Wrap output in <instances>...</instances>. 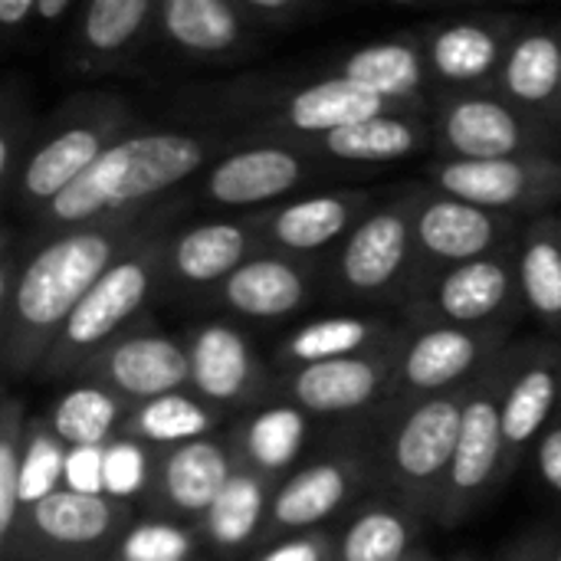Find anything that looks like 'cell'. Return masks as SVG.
<instances>
[{
	"label": "cell",
	"mask_w": 561,
	"mask_h": 561,
	"mask_svg": "<svg viewBox=\"0 0 561 561\" xmlns=\"http://www.w3.org/2000/svg\"><path fill=\"white\" fill-rule=\"evenodd\" d=\"M174 227L178 220L151 230L108 266V273L72 309L33 378H72L89 358H95L105 345H112L118 335H125L145 319L148 302L164 286V243Z\"/></svg>",
	"instance_id": "obj_3"
},
{
	"label": "cell",
	"mask_w": 561,
	"mask_h": 561,
	"mask_svg": "<svg viewBox=\"0 0 561 561\" xmlns=\"http://www.w3.org/2000/svg\"><path fill=\"white\" fill-rule=\"evenodd\" d=\"M319 270L279 250H260L233 270L210 296L220 309L247 322H279L302 312L316 296Z\"/></svg>",
	"instance_id": "obj_24"
},
{
	"label": "cell",
	"mask_w": 561,
	"mask_h": 561,
	"mask_svg": "<svg viewBox=\"0 0 561 561\" xmlns=\"http://www.w3.org/2000/svg\"><path fill=\"white\" fill-rule=\"evenodd\" d=\"M36 10H39V0H0V30H3V39L7 43L20 39L36 23Z\"/></svg>",
	"instance_id": "obj_48"
},
{
	"label": "cell",
	"mask_w": 561,
	"mask_h": 561,
	"mask_svg": "<svg viewBox=\"0 0 561 561\" xmlns=\"http://www.w3.org/2000/svg\"><path fill=\"white\" fill-rule=\"evenodd\" d=\"M26 434H30V417L23 401L7 398L0 404V549L10 542L23 500V457H26Z\"/></svg>",
	"instance_id": "obj_38"
},
{
	"label": "cell",
	"mask_w": 561,
	"mask_h": 561,
	"mask_svg": "<svg viewBox=\"0 0 561 561\" xmlns=\"http://www.w3.org/2000/svg\"><path fill=\"white\" fill-rule=\"evenodd\" d=\"M3 561H95V559H82V556H16V559H3Z\"/></svg>",
	"instance_id": "obj_51"
},
{
	"label": "cell",
	"mask_w": 561,
	"mask_h": 561,
	"mask_svg": "<svg viewBox=\"0 0 561 561\" xmlns=\"http://www.w3.org/2000/svg\"><path fill=\"white\" fill-rule=\"evenodd\" d=\"M256 20L237 0H161L158 33L184 59L227 62L250 49Z\"/></svg>",
	"instance_id": "obj_28"
},
{
	"label": "cell",
	"mask_w": 561,
	"mask_h": 561,
	"mask_svg": "<svg viewBox=\"0 0 561 561\" xmlns=\"http://www.w3.org/2000/svg\"><path fill=\"white\" fill-rule=\"evenodd\" d=\"M279 483L237 467L224 493L214 500V506L204 513V519L194 526L204 542H210L217 552H240L270 529V510L273 493Z\"/></svg>",
	"instance_id": "obj_34"
},
{
	"label": "cell",
	"mask_w": 561,
	"mask_h": 561,
	"mask_svg": "<svg viewBox=\"0 0 561 561\" xmlns=\"http://www.w3.org/2000/svg\"><path fill=\"white\" fill-rule=\"evenodd\" d=\"M457 561H473V559H457Z\"/></svg>",
	"instance_id": "obj_56"
},
{
	"label": "cell",
	"mask_w": 561,
	"mask_h": 561,
	"mask_svg": "<svg viewBox=\"0 0 561 561\" xmlns=\"http://www.w3.org/2000/svg\"><path fill=\"white\" fill-rule=\"evenodd\" d=\"M178 217L181 201L168 197L141 210L33 237V247L20 256L13 286L0 293V362L7 378H33L72 309L108 266Z\"/></svg>",
	"instance_id": "obj_1"
},
{
	"label": "cell",
	"mask_w": 561,
	"mask_h": 561,
	"mask_svg": "<svg viewBox=\"0 0 561 561\" xmlns=\"http://www.w3.org/2000/svg\"><path fill=\"white\" fill-rule=\"evenodd\" d=\"M312 154H319L325 164H362V168H381L411 161L424 151H434V125L424 112H381L371 118H362L355 125L335 128L316 141L306 145Z\"/></svg>",
	"instance_id": "obj_29"
},
{
	"label": "cell",
	"mask_w": 561,
	"mask_h": 561,
	"mask_svg": "<svg viewBox=\"0 0 561 561\" xmlns=\"http://www.w3.org/2000/svg\"><path fill=\"white\" fill-rule=\"evenodd\" d=\"M158 7L161 0H82L69 49L72 69L102 76L125 66L158 30Z\"/></svg>",
	"instance_id": "obj_27"
},
{
	"label": "cell",
	"mask_w": 561,
	"mask_h": 561,
	"mask_svg": "<svg viewBox=\"0 0 561 561\" xmlns=\"http://www.w3.org/2000/svg\"><path fill=\"white\" fill-rule=\"evenodd\" d=\"M510 368H513V345L470 385L450 477L434 510V519L440 526L467 523L513 480L506 434H503V391H506Z\"/></svg>",
	"instance_id": "obj_7"
},
{
	"label": "cell",
	"mask_w": 561,
	"mask_h": 561,
	"mask_svg": "<svg viewBox=\"0 0 561 561\" xmlns=\"http://www.w3.org/2000/svg\"><path fill=\"white\" fill-rule=\"evenodd\" d=\"M496 92L539 122L559 128L561 20H523L500 69Z\"/></svg>",
	"instance_id": "obj_30"
},
{
	"label": "cell",
	"mask_w": 561,
	"mask_h": 561,
	"mask_svg": "<svg viewBox=\"0 0 561 561\" xmlns=\"http://www.w3.org/2000/svg\"><path fill=\"white\" fill-rule=\"evenodd\" d=\"M128 411L131 404L118 394L89 381H76L56 398L53 411L46 414V424L66 447H105L118 437Z\"/></svg>",
	"instance_id": "obj_37"
},
{
	"label": "cell",
	"mask_w": 561,
	"mask_h": 561,
	"mask_svg": "<svg viewBox=\"0 0 561 561\" xmlns=\"http://www.w3.org/2000/svg\"><path fill=\"white\" fill-rule=\"evenodd\" d=\"M256 561H335V539L322 529L286 536L266 552H260Z\"/></svg>",
	"instance_id": "obj_44"
},
{
	"label": "cell",
	"mask_w": 561,
	"mask_h": 561,
	"mask_svg": "<svg viewBox=\"0 0 561 561\" xmlns=\"http://www.w3.org/2000/svg\"><path fill=\"white\" fill-rule=\"evenodd\" d=\"M371 477H378V463L358 450H339L302 467L276 486L266 536H299L319 529L345 510Z\"/></svg>",
	"instance_id": "obj_22"
},
{
	"label": "cell",
	"mask_w": 561,
	"mask_h": 561,
	"mask_svg": "<svg viewBox=\"0 0 561 561\" xmlns=\"http://www.w3.org/2000/svg\"><path fill=\"white\" fill-rule=\"evenodd\" d=\"M394 105H388L385 99L352 85L348 79L329 72L322 79L293 85L286 92H279L276 99L266 102V115H256L247 122V128L240 131V141H260V138H273V141H296V145H309L335 128L355 125L362 118L391 112ZM404 112V108H401Z\"/></svg>",
	"instance_id": "obj_16"
},
{
	"label": "cell",
	"mask_w": 561,
	"mask_h": 561,
	"mask_svg": "<svg viewBox=\"0 0 561 561\" xmlns=\"http://www.w3.org/2000/svg\"><path fill=\"white\" fill-rule=\"evenodd\" d=\"M519 233V217L496 214L437 187H414V243L421 266L417 283L437 270L510 250Z\"/></svg>",
	"instance_id": "obj_14"
},
{
	"label": "cell",
	"mask_w": 561,
	"mask_h": 561,
	"mask_svg": "<svg viewBox=\"0 0 561 561\" xmlns=\"http://www.w3.org/2000/svg\"><path fill=\"white\" fill-rule=\"evenodd\" d=\"M519 312L526 309L516 276V243L424 276L401 302L408 329L519 322Z\"/></svg>",
	"instance_id": "obj_10"
},
{
	"label": "cell",
	"mask_w": 561,
	"mask_h": 561,
	"mask_svg": "<svg viewBox=\"0 0 561 561\" xmlns=\"http://www.w3.org/2000/svg\"><path fill=\"white\" fill-rule=\"evenodd\" d=\"M325 168L319 154L296 141H237L197 178V194L217 210L256 214L289 201Z\"/></svg>",
	"instance_id": "obj_11"
},
{
	"label": "cell",
	"mask_w": 561,
	"mask_h": 561,
	"mask_svg": "<svg viewBox=\"0 0 561 561\" xmlns=\"http://www.w3.org/2000/svg\"><path fill=\"white\" fill-rule=\"evenodd\" d=\"M559 559V539L549 529H536L529 536H523L503 561H556Z\"/></svg>",
	"instance_id": "obj_47"
},
{
	"label": "cell",
	"mask_w": 561,
	"mask_h": 561,
	"mask_svg": "<svg viewBox=\"0 0 561 561\" xmlns=\"http://www.w3.org/2000/svg\"><path fill=\"white\" fill-rule=\"evenodd\" d=\"M332 72L404 112H434V102L440 99L421 33L368 39L339 56Z\"/></svg>",
	"instance_id": "obj_25"
},
{
	"label": "cell",
	"mask_w": 561,
	"mask_h": 561,
	"mask_svg": "<svg viewBox=\"0 0 561 561\" xmlns=\"http://www.w3.org/2000/svg\"><path fill=\"white\" fill-rule=\"evenodd\" d=\"M431 187L470 204L533 220L561 204V154H516L490 161H444L427 168Z\"/></svg>",
	"instance_id": "obj_13"
},
{
	"label": "cell",
	"mask_w": 561,
	"mask_h": 561,
	"mask_svg": "<svg viewBox=\"0 0 561 561\" xmlns=\"http://www.w3.org/2000/svg\"><path fill=\"white\" fill-rule=\"evenodd\" d=\"M151 473H154V450L131 440V437H115L105 444V467H102V480H105V496L118 500V503H131L135 496H145L151 486Z\"/></svg>",
	"instance_id": "obj_42"
},
{
	"label": "cell",
	"mask_w": 561,
	"mask_h": 561,
	"mask_svg": "<svg viewBox=\"0 0 561 561\" xmlns=\"http://www.w3.org/2000/svg\"><path fill=\"white\" fill-rule=\"evenodd\" d=\"M191 358V391L227 411V408H253L266 388L270 375L247 332L233 322H201L187 339Z\"/></svg>",
	"instance_id": "obj_23"
},
{
	"label": "cell",
	"mask_w": 561,
	"mask_h": 561,
	"mask_svg": "<svg viewBox=\"0 0 561 561\" xmlns=\"http://www.w3.org/2000/svg\"><path fill=\"white\" fill-rule=\"evenodd\" d=\"M233 473L237 457L230 444L217 437H201L191 444L154 450V473L145 496L164 513V519H187L197 526Z\"/></svg>",
	"instance_id": "obj_26"
},
{
	"label": "cell",
	"mask_w": 561,
	"mask_h": 561,
	"mask_svg": "<svg viewBox=\"0 0 561 561\" xmlns=\"http://www.w3.org/2000/svg\"><path fill=\"white\" fill-rule=\"evenodd\" d=\"M260 250H266V243L256 214L210 217L174 227L164 243V286L184 293H214Z\"/></svg>",
	"instance_id": "obj_20"
},
{
	"label": "cell",
	"mask_w": 561,
	"mask_h": 561,
	"mask_svg": "<svg viewBox=\"0 0 561 561\" xmlns=\"http://www.w3.org/2000/svg\"><path fill=\"white\" fill-rule=\"evenodd\" d=\"M256 23H289L312 10L316 0H237Z\"/></svg>",
	"instance_id": "obj_46"
},
{
	"label": "cell",
	"mask_w": 561,
	"mask_h": 561,
	"mask_svg": "<svg viewBox=\"0 0 561 561\" xmlns=\"http://www.w3.org/2000/svg\"><path fill=\"white\" fill-rule=\"evenodd\" d=\"M519 26L523 20L513 13H470L417 30L437 92L496 89L503 59Z\"/></svg>",
	"instance_id": "obj_17"
},
{
	"label": "cell",
	"mask_w": 561,
	"mask_h": 561,
	"mask_svg": "<svg viewBox=\"0 0 561 561\" xmlns=\"http://www.w3.org/2000/svg\"><path fill=\"white\" fill-rule=\"evenodd\" d=\"M434 154L444 161H490L516 154H556L561 131L533 118L496 89L444 92L431 112Z\"/></svg>",
	"instance_id": "obj_9"
},
{
	"label": "cell",
	"mask_w": 561,
	"mask_h": 561,
	"mask_svg": "<svg viewBox=\"0 0 561 561\" xmlns=\"http://www.w3.org/2000/svg\"><path fill=\"white\" fill-rule=\"evenodd\" d=\"M417 273L414 187L375 204L329 260V286L348 302H404Z\"/></svg>",
	"instance_id": "obj_6"
},
{
	"label": "cell",
	"mask_w": 561,
	"mask_h": 561,
	"mask_svg": "<svg viewBox=\"0 0 561 561\" xmlns=\"http://www.w3.org/2000/svg\"><path fill=\"white\" fill-rule=\"evenodd\" d=\"M516 276L523 309L561 339V214H542L523 224Z\"/></svg>",
	"instance_id": "obj_33"
},
{
	"label": "cell",
	"mask_w": 561,
	"mask_h": 561,
	"mask_svg": "<svg viewBox=\"0 0 561 561\" xmlns=\"http://www.w3.org/2000/svg\"><path fill=\"white\" fill-rule=\"evenodd\" d=\"M401 342L404 332L388 345L362 355L293 368L283 375L279 391L289 404H296L309 417H355V414L381 411L394 381Z\"/></svg>",
	"instance_id": "obj_15"
},
{
	"label": "cell",
	"mask_w": 561,
	"mask_h": 561,
	"mask_svg": "<svg viewBox=\"0 0 561 561\" xmlns=\"http://www.w3.org/2000/svg\"><path fill=\"white\" fill-rule=\"evenodd\" d=\"M227 148L230 138L210 131L135 128L33 217V237L161 204L181 184L201 178Z\"/></svg>",
	"instance_id": "obj_2"
},
{
	"label": "cell",
	"mask_w": 561,
	"mask_h": 561,
	"mask_svg": "<svg viewBox=\"0 0 561 561\" xmlns=\"http://www.w3.org/2000/svg\"><path fill=\"white\" fill-rule=\"evenodd\" d=\"M401 332H404V325L398 329L381 316H362V312L322 316V319H312V322L299 325L296 332H289L279 342L276 365L283 371H293V368H306V365H316V362L362 355V352L388 345Z\"/></svg>",
	"instance_id": "obj_31"
},
{
	"label": "cell",
	"mask_w": 561,
	"mask_h": 561,
	"mask_svg": "<svg viewBox=\"0 0 561 561\" xmlns=\"http://www.w3.org/2000/svg\"><path fill=\"white\" fill-rule=\"evenodd\" d=\"M197 529H184L178 519H141L108 552V561H191Z\"/></svg>",
	"instance_id": "obj_40"
},
{
	"label": "cell",
	"mask_w": 561,
	"mask_h": 561,
	"mask_svg": "<svg viewBox=\"0 0 561 561\" xmlns=\"http://www.w3.org/2000/svg\"><path fill=\"white\" fill-rule=\"evenodd\" d=\"M217 424H220V408L201 401L191 388H184V391H171L145 404H135L128 417L122 421L118 434L151 450H168L178 444L210 437Z\"/></svg>",
	"instance_id": "obj_35"
},
{
	"label": "cell",
	"mask_w": 561,
	"mask_h": 561,
	"mask_svg": "<svg viewBox=\"0 0 561 561\" xmlns=\"http://www.w3.org/2000/svg\"><path fill=\"white\" fill-rule=\"evenodd\" d=\"M66 454L69 447L53 434L46 417H30V434H26V457H23V486L20 500L23 506L46 500L49 493L62 490V473H66Z\"/></svg>",
	"instance_id": "obj_41"
},
{
	"label": "cell",
	"mask_w": 561,
	"mask_h": 561,
	"mask_svg": "<svg viewBox=\"0 0 561 561\" xmlns=\"http://www.w3.org/2000/svg\"><path fill=\"white\" fill-rule=\"evenodd\" d=\"M39 125L43 122H36L20 79H7L3 95H0V191L3 197L16 184L23 161L39 135Z\"/></svg>",
	"instance_id": "obj_39"
},
{
	"label": "cell",
	"mask_w": 561,
	"mask_h": 561,
	"mask_svg": "<svg viewBox=\"0 0 561 561\" xmlns=\"http://www.w3.org/2000/svg\"><path fill=\"white\" fill-rule=\"evenodd\" d=\"M102 467H105V447H69L62 486L89 496H105Z\"/></svg>",
	"instance_id": "obj_43"
},
{
	"label": "cell",
	"mask_w": 561,
	"mask_h": 561,
	"mask_svg": "<svg viewBox=\"0 0 561 561\" xmlns=\"http://www.w3.org/2000/svg\"><path fill=\"white\" fill-rule=\"evenodd\" d=\"M131 526L128 503L112 496H89L76 490H56L39 503L20 510L16 529L3 546V559L16 556H82L95 559L112 552Z\"/></svg>",
	"instance_id": "obj_12"
},
{
	"label": "cell",
	"mask_w": 561,
	"mask_h": 561,
	"mask_svg": "<svg viewBox=\"0 0 561 561\" xmlns=\"http://www.w3.org/2000/svg\"><path fill=\"white\" fill-rule=\"evenodd\" d=\"M556 561H561V542H559V559H556Z\"/></svg>",
	"instance_id": "obj_55"
},
{
	"label": "cell",
	"mask_w": 561,
	"mask_h": 561,
	"mask_svg": "<svg viewBox=\"0 0 561 561\" xmlns=\"http://www.w3.org/2000/svg\"><path fill=\"white\" fill-rule=\"evenodd\" d=\"M401 561H437L431 552H411L408 559H401Z\"/></svg>",
	"instance_id": "obj_52"
},
{
	"label": "cell",
	"mask_w": 561,
	"mask_h": 561,
	"mask_svg": "<svg viewBox=\"0 0 561 561\" xmlns=\"http://www.w3.org/2000/svg\"><path fill=\"white\" fill-rule=\"evenodd\" d=\"M559 131H561V95H559Z\"/></svg>",
	"instance_id": "obj_53"
},
{
	"label": "cell",
	"mask_w": 561,
	"mask_h": 561,
	"mask_svg": "<svg viewBox=\"0 0 561 561\" xmlns=\"http://www.w3.org/2000/svg\"><path fill=\"white\" fill-rule=\"evenodd\" d=\"M470 385L381 414V440L375 454L378 480L391 490V500L421 519L434 516L450 477Z\"/></svg>",
	"instance_id": "obj_5"
},
{
	"label": "cell",
	"mask_w": 561,
	"mask_h": 561,
	"mask_svg": "<svg viewBox=\"0 0 561 561\" xmlns=\"http://www.w3.org/2000/svg\"><path fill=\"white\" fill-rule=\"evenodd\" d=\"M421 516L391 503L362 506L335 539V561H401L411 556Z\"/></svg>",
	"instance_id": "obj_36"
},
{
	"label": "cell",
	"mask_w": 561,
	"mask_h": 561,
	"mask_svg": "<svg viewBox=\"0 0 561 561\" xmlns=\"http://www.w3.org/2000/svg\"><path fill=\"white\" fill-rule=\"evenodd\" d=\"M516 322L496 325H427L408 329L398 352L394 381L378 414L447 394L477 381L510 345Z\"/></svg>",
	"instance_id": "obj_8"
},
{
	"label": "cell",
	"mask_w": 561,
	"mask_h": 561,
	"mask_svg": "<svg viewBox=\"0 0 561 561\" xmlns=\"http://www.w3.org/2000/svg\"><path fill=\"white\" fill-rule=\"evenodd\" d=\"M559 417H561V385H559Z\"/></svg>",
	"instance_id": "obj_54"
},
{
	"label": "cell",
	"mask_w": 561,
	"mask_h": 561,
	"mask_svg": "<svg viewBox=\"0 0 561 561\" xmlns=\"http://www.w3.org/2000/svg\"><path fill=\"white\" fill-rule=\"evenodd\" d=\"M79 0H39V10H36V26L49 30V26H59L66 20V13L76 7Z\"/></svg>",
	"instance_id": "obj_49"
},
{
	"label": "cell",
	"mask_w": 561,
	"mask_h": 561,
	"mask_svg": "<svg viewBox=\"0 0 561 561\" xmlns=\"http://www.w3.org/2000/svg\"><path fill=\"white\" fill-rule=\"evenodd\" d=\"M368 3H388V7H444V3H463V0H368Z\"/></svg>",
	"instance_id": "obj_50"
},
{
	"label": "cell",
	"mask_w": 561,
	"mask_h": 561,
	"mask_svg": "<svg viewBox=\"0 0 561 561\" xmlns=\"http://www.w3.org/2000/svg\"><path fill=\"white\" fill-rule=\"evenodd\" d=\"M135 128L138 115L122 95L72 99L46 125H39L23 171L3 197L7 207L33 220Z\"/></svg>",
	"instance_id": "obj_4"
},
{
	"label": "cell",
	"mask_w": 561,
	"mask_h": 561,
	"mask_svg": "<svg viewBox=\"0 0 561 561\" xmlns=\"http://www.w3.org/2000/svg\"><path fill=\"white\" fill-rule=\"evenodd\" d=\"M72 378L99 385L135 408L151 398L191 388V358L184 342L138 322L95 358H89Z\"/></svg>",
	"instance_id": "obj_18"
},
{
	"label": "cell",
	"mask_w": 561,
	"mask_h": 561,
	"mask_svg": "<svg viewBox=\"0 0 561 561\" xmlns=\"http://www.w3.org/2000/svg\"><path fill=\"white\" fill-rule=\"evenodd\" d=\"M533 463L539 470L542 486L561 500V417L539 437V444L533 450Z\"/></svg>",
	"instance_id": "obj_45"
},
{
	"label": "cell",
	"mask_w": 561,
	"mask_h": 561,
	"mask_svg": "<svg viewBox=\"0 0 561 561\" xmlns=\"http://www.w3.org/2000/svg\"><path fill=\"white\" fill-rule=\"evenodd\" d=\"M375 204L378 197L365 187H332L256 210V224L266 250L316 260L319 253L339 247Z\"/></svg>",
	"instance_id": "obj_21"
},
{
	"label": "cell",
	"mask_w": 561,
	"mask_h": 561,
	"mask_svg": "<svg viewBox=\"0 0 561 561\" xmlns=\"http://www.w3.org/2000/svg\"><path fill=\"white\" fill-rule=\"evenodd\" d=\"M561 339L539 335L513 342V368L503 391V434L510 454V477L533 457L539 437L559 421Z\"/></svg>",
	"instance_id": "obj_19"
},
{
	"label": "cell",
	"mask_w": 561,
	"mask_h": 561,
	"mask_svg": "<svg viewBox=\"0 0 561 561\" xmlns=\"http://www.w3.org/2000/svg\"><path fill=\"white\" fill-rule=\"evenodd\" d=\"M306 440L309 414L289 401H276L266 408H253L240 421L230 450L237 457V467L253 470L273 483H283V473L302 457Z\"/></svg>",
	"instance_id": "obj_32"
}]
</instances>
